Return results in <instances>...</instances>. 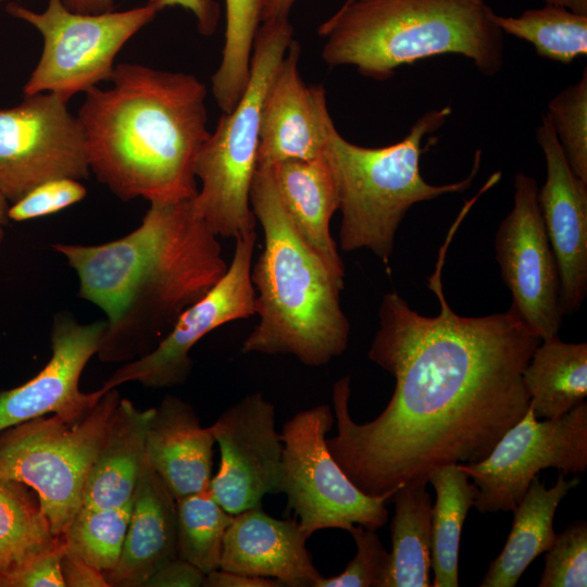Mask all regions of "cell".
I'll use <instances>...</instances> for the list:
<instances>
[{
	"instance_id": "obj_38",
	"label": "cell",
	"mask_w": 587,
	"mask_h": 587,
	"mask_svg": "<svg viewBox=\"0 0 587 587\" xmlns=\"http://www.w3.org/2000/svg\"><path fill=\"white\" fill-rule=\"evenodd\" d=\"M205 574L188 561L176 557L160 567L145 587H201Z\"/></svg>"
},
{
	"instance_id": "obj_43",
	"label": "cell",
	"mask_w": 587,
	"mask_h": 587,
	"mask_svg": "<svg viewBox=\"0 0 587 587\" xmlns=\"http://www.w3.org/2000/svg\"><path fill=\"white\" fill-rule=\"evenodd\" d=\"M64 5L77 13L101 14L114 11V0H62Z\"/></svg>"
},
{
	"instance_id": "obj_27",
	"label": "cell",
	"mask_w": 587,
	"mask_h": 587,
	"mask_svg": "<svg viewBox=\"0 0 587 587\" xmlns=\"http://www.w3.org/2000/svg\"><path fill=\"white\" fill-rule=\"evenodd\" d=\"M61 541L35 491L0 477V587Z\"/></svg>"
},
{
	"instance_id": "obj_14",
	"label": "cell",
	"mask_w": 587,
	"mask_h": 587,
	"mask_svg": "<svg viewBox=\"0 0 587 587\" xmlns=\"http://www.w3.org/2000/svg\"><path fill=\"white\" fill-rule=\"evenodd\" d=\"M513 205L495 237L501 277L512 296L511 307L541 340L559 334L564 315L560 277L544 226L538 185L534 177H514Z\"/></svg>"
},
{
	"instance_id": "obj_15",
	"label": "cell",
	"mask_w": 587,
	"mask_h": 587,
	"mask_svg": "<svg viewBox=\"0 0 587 587\" xmlns=\"http://www.w3.org/2000/svg\"><path fill=\"white\" fill-rule=\"evenodd\" d=\"M220 448V466L210 491L235 515L261 507L267 494H279L283 441L275 428V407L262 392L227 408L210 426Z\"/></svg>"
},
{
	"instance_id": "obj_47",
	"label": "cell",
	"mask_w": 587,
	"mask_h": 587,
	"mask_svg": "<svg viewBox=\"0 0 587 587\" xmlns=\"http://www.w3.org/2000/svg\"><path fill=\"white\" fill-rule=\"evenodd\" d=\"M3 1H5V0H0V4H1Z\"/></svg>"
},
{
	"instance_id": "obj_45",
	"label": "cell",
	"mask_w": 587,
	"mask_h": 587,
	"mask_svg": "<svg viewBox=\"0 0 587 587\" xmlns=\"http://www.w3.org/2000/svg\"><path fill=\"white\" fill-rule=\"evenodd\" d=\"M9 207L10 203L5 200L3 196L0 195V245L2 243L5 236V226L8 225L9 218Z\"/></svg>"
},
{
	"instance_id": "obj_32",
	"label": "cell",
	"mask_w": 587,
	"mask_h": 587,
	"mask_svg": "<svg viewBox=\"0 0 587 587\" xmlns=\"http://www.w3.org/2000/svg\"><path fill=\"white\" fill-rule=\"evenodd\" d=\"M133 500L122 507H80L63 535L65 553L103 575L117 563L125 541Z\"/></svg>"
},
{
	"instance_id": "obj_4",
	"label": "cell",
	"mask_w": 587,
	"mask_h": 587,
	"mask_svg": "<svg viewBox=\"0 0 587 587\" xmlns=\"http://www.w3.org/2000/svg\"><path fill=\"white\" fill-rule=\"evenodd\" d=\"M250 205L263 228L264 247L251 267L259 323L243 353L291 354L322 366L347 349L350 324L338 282L301 239L279 200L270 166H258Z\"/></svg>"
},
{
	"instance_id": "obj_10",
	"label": "cell",
	"mask_w": 587,
	"mask_h": 587,
	"mask_svg": "<svg viewBox=\"0 0 587 587\" xmlns=\"http://www.w3.org/2000/svg\"><path fill=\"white\" fill-rule=\"evenodd\" d=\"M160 11L155 0L101 14L73 12L62 0H48L41 12L10 4L8 12L35 27L43 39L39 61L23 87L24 96L54 92L70 100L110 80L117 53Z\"/></svg>"
},
{
	"instance_id": "obj_40",
	"label": "cell",
	"mask_w": 587,
	"mask_h": 587,
	"mask_svg": "<svg viewBox=\"0 0 587 587\" xmlns=\"http://www.w3.org/2000/svg\"><path fill=\"white\" fill-rule=\"evenodd\" d=\"M61 566L65 587H109L103 573L80 559L65 553Z\"/></svg>"
},
{
	"instance_id": "obj_41",
	"label": "cell",
	"mask_w": 587,
	"mask_h": 587,
	"mask_svg": "<svg viewBox=\"0 0 587 587\" xmlns=\"http://www.w3.org/2000/svg\"><path fill=\"white\" fill-rule=\"evenodd\" d=\"M204 587H279L278 580L241 573L214 570L205 574Z\"/></svg>"
},
{
	"instance_id": "obj_36",
	"label": "cell",
	"mask_w": 587,
	"mask_h": 587,
	"mask_svg": "<svg viewBox=\"0 0 587 587\" xmlns=\"http://www.w3.org/2000/svg\"><path fill=\"white\" fill-rule=\"evenodd\" d=\"M86 195L87 189L78 179H50L11 203L9 218L13 222H25L52 215L80 202Z\"/></svg>"
},
{
	"instance_id": "obj_34",
	"label": "cell",
	"mask_w": 587,
	"mask_h": 587,
	"mask_svg": "<svg viewBox=\"0 0 587 587\" xmlns=\"http://www.w3.org/2000/svg\"><path fill=\"white\" fill-rule=\"evenodd\" d=\"M539 587L587 586V522L571 523L545 553Z\"/></svg>"
},
{
	"instance_id": "obj_6",
	"label": "cell",
	"mask_w": 587,
	"mask_h": 587,
	"mask_svg": "<svg viewBox=\"0 0 587 587\" xmlns=\"http://www.w3.org/2000/svg\"><path fill=\"white\" fill-rule=\"evenodd\" d=\"M451 112L448 105L432 109L415 121L404 138L378 148L350 142L330 115L326 118L324 155L337 186L344 251L367 249L388 264L397 229L413 204L471 187L479 171L480 150L470 174L461 180L432 185L421 174V155L428 149L422 147L423 140L437 132Z\"/></svg>"
},
{
	"instance_id": "obj_13",
	"label": "cell",
	"mask_w": 587,
	"mask_h": 587,
	"mask_svg": "<svg viewBox=\"0 0 587 587\" xmlns=\"http://www.w3.org/2000/svg\"><path fill=\"white\" fill-rule=\"evenodd\" d=\"M255 239V229L237 236L232 263L221 279L182 313L150 353L121 365L101 388L110 390L129 382L155 389L183 385L191 374L190 351L199 340L226 323L255 314L251 280Z\"/></svg>"
},
{
	"instance_id": "obj_23",
	"label": "cell",
	"mask_w": 587,
	"mask_h": 587,
	"mask_svg": "<svg viewBox=\"0 0 587 587\" xmlns=\"http://www.w3.org/2000/svg\"><path fill=\"white\" fill-rule=\"evenodd\" d=\"M152 409L139 410L121 398L88 471L80 507H122L133 500L147 458L146 434Z\"/></svg>"
},
{
	"instance_id": "obj_11",
	"label": "cell",
	"mask_w": 587,
	"mask_h": 587,
	"mask_svg": "<svg viewBox=\"0 0 587 587\" xmlns=\"http://www.w3.org/2000/svg\"><path fill=\"white\" fill-rule=\"evenodd\" d=\"M477 488L479 513L513 511L541 470L563 474L587 469V402L559 419L539 421L529 408L478 462L460 464Z\"/></svg>"
},
{
	"instance_id": "obj_3",
	"label": "cell",
	"mask_w": 587,
	"mask_h": 587,
	"mask_svg": "<svg viewBox=\"0 0 587 587\" xmlns=\"http://www.w3.org/2000/svg\"><path fill=\"white\" fill-rule=\"evenodd\" d=\"M86 91L77 120L90 173L123 201L192 198L208 139L207 88L195 75L118 63Z\"/></svg>"
},
{
	"instance_id": "obj_19",
	"label": "cell",
	"mask_w": 587,
	"mask_h": 587,
	"mask_svg": "<svg viewBox=\"0 0 587 587\" xmlns=\"http://www.w3.org/2000/svg\"><path fill=\"white\" fill-rule=\"evenodd\" d=\"M297 520H279L261 507L235 514L223 541L220 569L278 580L288 587H314L322 577Z\"/></svg>"
},
{
	"instance_id": "obj_16",
	"label": "cell",
	"mask_w": 587,
	"mask_h": 587,
	"mask_svg": "<svg viewBox=\"0 0 587 587\" xmlns=\"http://www.w3.org/2000/svg\"><path fill=\"white\" fill-rule=\"evenodd\" d=\"M104 329L105 320L82 324L68 311L57 312L49 361L22 385L0 390V433L48 414L84 417L107 391L100 387L84 392L79 388L83 371L97 354Z\"/></svg>"
},
{
	"instance_id": "obj_37",
	"label": "cell",
	"mask_w": 587,
	"mask_h": 587,
	"mask_svg": "<svg viewBox=\"0 0 587 587\" xmlns=\"http://www.w3.org/2000/svg\"><path fill=\"white\" fill-rule=\"evenodd\" d=\"M64 554L62 537L57 547L39 555L10 577L3 587H65L61 566Z\"/></svg>"
},
{
	"instance_id": "obj_35",
	"label": "cell",
	"mask_w": 587,
	"mask_h": 587,
	"mask_svg": "<svg viewBox=\"0 0 587 587\" xmlns=\"http://www.w3.org/2000/svg\"><path fill=\"white\" fill-rule=\"evenodd\" d=\"M357 553L338 575L322 576L314 587H383L389 564V552L373 529L353 526L349 532Z\"/></svg>"
},
{
	"instance_id": "obj_17",
	"label": "cell",
	"mask_w": 587,
	"mask_h": 587,
	"mask_svg": "<svg viewBox=\"0 0 587 587\" xmlns=\"http://www.w3.org/2000/svg\"><path fill=\"white\" fill-rule=\"evenodd\" d=\"M536 140L546 163L538 204L559 272L563 313L573 314L587 294V183L572 171L546 114Z\"/></svg>"
},
{
	"instance_id": "obj_12",
	"label": "cell",
	"mask_w": 587,
	"mask_h": 587,
	"mask_svg": "<svg viewBox=\"0 0 587 587\" xmlns=\"http://www.w3.org/2000/svg\"><path fill=\"white\" fill-rule=\"evenodd\" d=\"M67 102L39 92L0 109V195L10 204L47 180L88 178L84 136Z\"/></svg>"
},
{
	"instance_id": "obj_22",
	"label": "cell",
	"mask_w": 587,
	"mask_h": 587,
	"mask_svg": "<svg viewBox=\"0 0 587 587\" xmlns=\"http://www.w3.org/2000/svg\"><path fill=\"white\" fill-rule=\"evenodd\" d=\"M270 167L279 200L297 234L333 276L345 284L344 263L329 228L339 209V198L324 153L311 160L280 161Z\"/></svg>"
},
{
	"instance_id": "obj_21",
	"label": "cell",
	"mask_w": 587,
	"mask_h": 587,
	"mask_svg": "<svg viewBox=\"0 0 587 587\" xmlns=\"http://www.w3.org/2000/svg\"><path fill=\"white\" fill-rule=\"evenodd\" d=\"M176 557V499L146 458L120 559L104 578L109 587H145L160 567Z\"/></svg>"
},
{
	"instance_id": "obj_31",
	"label": "cell",
	"mask_w": 587,
	"mask_h": 587,
	"mask_svg": "<svg viewBox=\"0 0 587 587\" xmlns=\"http://www.w3.org/2000/svg\"><path fill=\"white\" fill-rule=\"evenodd\" d=\"M177 555L204 574L220 569L225 533L234 515L213 498L210 487L176 499Z\"/></svg>"
},
{
	"instance_id": "obj_2",
	"label": "cell",
	"mask_w": 587,
	"mask_h": 587,
	"mask_svg": "<svg viewBox=\"0 0 587 587\" xmlns=\"http://www.w3.org/2000/svg\"><path fill=\"white\" fill-rule=\"evenodd\" d=\"M149 203L140 224L121 238L52 245L76 272L78 297L105 314L96 354L101 362L124 364L150 353L228 267L193 197Z\"/></svg>"
},
{
	"instance_id": "obj_24",
	"label": "cell",
	"mask_w": 587,
	"mask_h": 587,
	"mask_svg": "<svg viewBox=\"0 0 587 587\" xmlns=\"http://www.w3.org/2000/svg\"><path fill=\"white\" fill-rule=\"evenodd\" d=\"M580 483L578 477L565 479L559 472L555 484L547 488L535 477L513 509L508 540L490 563L480 587H514L530 563L546 552L555 539L553 519L561 500Z\"/></svg>"
},
{
	"instance_id": "obj_39",
	"label": "cell",
	"mask_w": 587,
	"mask_h": 587,
	"mask_svg": "<svg viewBox=\"0 0 587 587\" xmlns=\"http://www.w3.org/2000/svg\"><path fill=\"white\" fill-rule=\"evenodd\" d=\"M161 10L166 7H182L190 11L197 22V28L203 36H211L216 32L221 8L215 0H155Z\"/></svg>"
},
{
	"instance_id": "obj_1",
	"label": "cell",
	"mask_w": 587,
	"mask_h": 587,
	"mask_svg": "<svg viewBox=\"0 0 587 587\" xmlns=\"http://www.w3.org/2000/svg\"><path fill=\"white\" fill-rule=\"evenodd\" d=\"M452 236L427 278L439 300L437 316L417 313L397 292L383 296L367 353L396 380L382 413L357 423L349 413L350 376L333 385L337 433L326 444L369 496L428 483L442 465L482 461L529 408L522 373L541 338L512 307L479 317L449 307L441 272Z\"/></svg>"
},
{
	"instance_id": "obj_26",
	"label": "cell",
	"mask_w": 587,
	"mask_h": 587,
	"mask_svg": "<svg viewBox=\"0 0 587 587\" xmlns=\"http://www.w3.org/2000/svg\"><path fill=\"white\" fill-rule=\"evenodd\" d=\"M427 482L402 484L394 494L392 550L383 587H429L432 498Z\"/></svg>"
},
{
	"instance_id": "obj_20",
	"label": "cell",
	"mask_w": 587,
	"mask_h": 587,
	"mask_svg": "<svg viewBox=\"0 0 587 587\" xmlns=\"http://www.w3.org/2000/svg\"><path fill=\"white\" fill-rule=\"evenodd\" d=\"M211 427H203L193 408L166 395L152 409L146 434V457L175 499L210 486L213 446Z\"/></svg>"
},
{
	"instance_id": "obj_7",
	"label": "cell",
	"mask_w": 587,
	"mask_h": 587,
	"mask_svg": "<svg viewBox=\"0 0 587 587\" xmlns=\"http://www.w3.org/2000/svg\"><path fill=\"white\" fill-rule=\"evenodd\" d=\"M292 40L294 28L288 18L260 24L247 87L234 109L223 112L198 153L195 175L201 186L193 205L217 237L236 238L255 229L250 189L258 162L261 107L268 83Z\"/></svg>"
},
{
	"instance_id": "obj_25",
	"label": "cell",
	"mask_w": 587,
	"mask_h": 587,
	"mask_svg": "<svg viewBox=\"0 0 587 587\" xmlns=\"http://www.w3.org/2000/svg\"><path fill=\"white\" fill-rule=\"evenodd\" d=\"M522 378L536 419H559L587 396V344H570L559 335L541 340Z\"/></svg>"
},
{
	"instance_id": "obj_46",
	"label": "cell",
	"mask_w": 587,
	"mask_h": 587,
	"mask_svg": "<svg viewBox=\"0 0 587 587\" xmlns=\"http://www.w3.org/2000/svg\"><path fill=\"white\" fill-rule=\"evenodd\" d=\"M353 1H354V0H346V1L344 2L342 5H348V4H350L351 2H353Z\"/></svg>"
},
{
	"instance_id": "obj_8",
	"label": "cell",
	"mask_w": 587,
	"mask_h": 587,
	"mask_svg": "<svg viewBox=\"0 0 587 587\" xmlns=\"http://www.w3.org/2000/svg\"><path fill=\"white\" fill-rule=\"evenodd\" d=\"M120 400L112 388L79 420L48 414L0 433V477L35 491L59 537L82 505L88 471Z\"/></svg>"
},
{
	"instance_id": "obj_5",
	"label": "cell",
	"mask_w": 587,
	"mask_h": 587,
	"mask_svg": "<svg viewBox=\"0 0 587 587\" xmlns=\"http://www.w3.org/2000/svg\"><path fill=\"white\" fill-rule=\"evenodd\" d=\"M485 0H354L319 27L328 67L354 66L375 80L442 54L470 59L487 76L504 61L503 33Z\"/></svg>"
},
{
	"instance_id": "obj_18",
	"label": "cell",
	"mask_w": 587,
	"mask_h": 587,
	"mask_svg": "<svg viewBox=\"0 0 587 587\" xmlns=\"http://www.w3.org/2000/svg\"><path fill=\"white\" fill-rule=\"evenodd\" d=\"M295 39L276 67L264 93L259 129L258 166L285 160H311L325 150V122L330 115L322 85L307 86Z\"/></svg>"
},
{
	"instance_id": "obj_33",
	"label": "cell",
	"mask_w": 587,
	"mask_h": 587,
	"mask_svg": "<svg viewBox=\"0 0 587 587\" xmlns=\"http://www.w3.org/2000/svg\"><path fill=\"white\" fill-rule=\"evenodd\" d=\"M572 171L587 183V68L553 97L546 113Z\"/></svg>"
},
{
	"instance_id": "obj_9",
	"label": "cell",
	"mask_w": 587,
	"mask_h": 587,
	"mask_svg": "<svg viewBox=\"0 0 587 587\" xmlns=\"http://www.w3.org/2000/svg\"><path fill=\"white\" fill-rule=\"evenodd\" d=\"M335 416L327 404L296 413L282 428L280 492L309 538L315 532L358 524L376 530L388 520L386 502L397 489L379 496L361 491L332 455L326 435Z\"/></svg>"
},
{
	"instance_id": "obj_44",
	"label": "cell",
	"mask_w": 587,
	"mask_h": 587,
	"mask_svg": "<svg viewBox=\"0 0 587 587\" xmlns=\"http://www.w3.org/2000/svg\"><path fill=\"white\" fill-rule=\"evenodd\" d=\"M545 3L565 7L574 12L587 14V0H542Z\"/></svg>"
},
{
	"instance_id": "obj_30",
	"label": "cell",
	"mask_w": 587,
	"mask_h": 587,
	"mask_svg": "<svg viewBox=\"0 0 587 587\" xmlns=\"http://www.w3.org/2000/svg\"><path fill=\"white\" fill-rule=\"evenodd\" d=\"M225 20L222 59L211 82L216 103L223 112H229L249 80L253 42L261 24L259 1L225 0Z\"/></svg>"
},
{
	"instance_id": "obj_28",
	"label": "cell",
	"mask_w": 587,
	"mask_h": 587,
	"mask_svg": "<svg viewBox=\"0 0 587 587\" xmlns=\"http://www.w3.org/2000/svg\"><path fill=\"white\" fill-rule=\"evenodd\" d=\"M428 483L436 491L430 521V566L435 573L432 586L457 587L462 527L477 488L460 464L435 469L428 474Z\"/></svg>"
},
{
	"instance_id": "obj_42",
	"label": "cell",
	"mask_w": 587,
	"mask_h": 587,
	"mask_svg": "<svg viewBox=\"0 0 587 587\" xmlns=\"http://www.w3.org/2000/svg\"><path fill=\"white\" fill-rule=\"evenodd\" d=\"M261 23L288 18L289 12L297 0H258Z\"/></svg>"
},
{
	"instance_id": "obj_29",
	"label": "cell",
	"mask_w": 587,
	"mask_h": 587,
	"mask_svg": "<svg viewBox=\"0 0 587 587\" xmlns=\"http://www.w3.org/2000/svg\"><path fill=\"white\" fill-rule=\"evenodd\" d=\"M492 20L503 34L532 43L541 58L569 64L587 55V14L545 3L519 16L495 12Z\"/></svg>"
}]
</instances>
